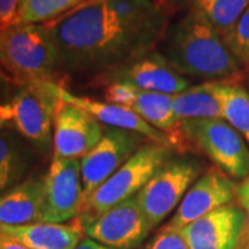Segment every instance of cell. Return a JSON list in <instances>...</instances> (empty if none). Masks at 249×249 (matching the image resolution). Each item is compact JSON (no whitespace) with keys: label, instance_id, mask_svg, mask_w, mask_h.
I'll return each instance as SVG.
<instances>
[{"label":"cell","instance_id":"cell-1","mask_svg":"<svg viewBox=\"0 0 249 249\" xmlns=\"http://www.w3.org/2000/svg\"><path fill=\"white\" fill-rule=\"evenodd\" d=\"M46 25L64 75L97 76L155 50L170 24L154 0H88Z\"/></svg>","mask_w":249,"mask_h":249},{"label":"cell","instance_id":"cell-2","mask_svg":"<svg viewBox=\"0 0 249 249\" xmlns=\"http://www.w3.org/2000/svg\"><path fill=\"white\" fill-rule=\"evenodd\" d=\"M157 50L183 76L223 83H242L248 76L220 34L193 10L170 24Z\"/></svg>","mask_w":249,"mask_h":249},{"label":"cell","instance_id":"cell-3","mask_svg":"<svg viewBox=\"0 0 249 249\" xmlns=\"http://www.w3.org/2000/svg\"><path fill=\"white\" fill-rule=\"evenodd\" d=\"M0 62L18 86L42 80L62 85L57 47L46 24H17L0 32Z\"/></svg>","mask_w":249,"mask_h":249},{"label":"cell","instance_id":"cell-4","mask_svg":"<svg viewBox=\"0 0 249 249\" xmlns=\"http://www.w3.org/2000/svg\"><path fill=\"white\" fill-rule=\"evenodd\" d=\"M172 148L148 142L97 190L83 201L78 222L82 227L97 219L114 205L136 196L150 178L172 157Z\"/></svg>","mask_w":249,"mask_h":249},{"label":"cell","instance_id":"cell-5","mask_svg":"<svg viewBox=\"0 0 249 249\" xmlns=\"http://www.w3.org/2000/svg\"><path fill=\"white\" fill-rule=\"evenodd\" d=\"M202 169L204 162L191 155L170 158L142 187L136 198L151 230L178 209Z\"/></svg>","mask_w":249,"mask_h":249},{"label":"cell","instance_id":"cell-6","mask_svg":"<svg viewBox=\"0 0 249 249\" xmlns=\"http://www.w3.org/2000/svg\"><path fill=\"white\" fill-rule=\"evenodd\" d=\"M181 122L198 154L212 160L214 166L229 178L242 181L248 178V144L231 124L224 119H191Z\"/></svg>","mask_w":249,"mask_h":249},{"label":"cell","instance_id":"cell-7","mask_svg":"<svg viewBox=\"0 0 249 249\" xmlns=\"http://www.w3.org/2000/svg\"><path fill=\"white\" fill-rule=\"evenodd\" d=\"M58 85L61 83L50 80L25 83L10 101L16 130L39 151H47L53 145L54 112L60 100Z\"/></svg>","mask_w":249,"mask_h":249},{"label":"cell","instance_id":"cell-8","mask_svg":"<svg viewBox=\"0 0 249 249\" xmlns=\"http://www.w3.org/2000/svg\"><path fill=\"white\" fill-rule=\"evenodd\" d=\"M145 142L148 140L142 134L106 126L101 140L80 160L83 201L107 181Z\"/></svg>","mask_w":249,"mask_h":249},{"label":"cell","instance_id":"cell-9","mask_svg":"<svg viewBox=\"0 0 249 249\" xmlns=\"http://www.w3.org/2000/svg\"><path fill=\"white\" fill-rule=\"evenodd\" d=\"M94 79L104 86L112 82H122L140 90L169 96L178 94L191 86L186 76L180 75L157 49L112 71L97 75Z\"/></svg>","mask_w":249,"mask_h":249},{"label":"cell","instance_id":"cell-10","mask_svg":"<svg viewBox=\"0 0 249 249\" xmlns=\"http://www.w3.org/2000/svg\"><path fill=\"white\" fill-rule=\"evenodd\" d=\"M104 127L86 109L60 98L53 121L54 157L83 160L101 140Z\"/></svg>","mask_w":249,"mask_h":249},{"label":"cell","instance_id":"cell-11","mask_svg":"<svg viewBox=\"0 0 249 249\" xmlns=\"http://www.w3.org/2000/svg\"><path fill=\"white\" fill-rule=\"evenodd\" d=\"M45 223L62 224L78 217L83 204L80 160L53 157L43 178Z\"/></svg>","mask_w":249,"mask_h":249},{"label":"cell","instance_id":"cell-12","mask_svg":"<svg viewBox=\"0 0 249 249\" xmlns=\"http://www.w3.org/2000/svg\"><path fill=\"white\" fill-rule=\"evenodd\" d=\"M150 231L136 196L114 205L83 227L86 237L116 249H136Z\"/></svg>","mask_w":249,"mask_h":249},{"label":"cell","instance_id":"cell-13","mask_svg":"<svg viewBox=\"0 0 249 249\" xmlns=\"http://www.w3.org/2000/svg\"><path fill=\"white\" fill-rule=\"evenodd\" d=\"M234 198H237V186L231 178L217 166H211L190 187L168 224L183 229L205 214L231 204Z\"/></svg>","mask_w":249,"mask_h":249},{"label":"cell","instance_id":"cell-14","mask_svg":"<svg viewBox=\"0 0 249 249\" xmlns=\"http://www.w3.org/2000/svg\"><path fill=\"white\" fill-rule=\"evenodd\" d=\"M245 227L241 206L224 205L180 229L190 249H240Z\"/></svg>","mask_w":249,"mask_h":249},{"label":"cell","instance_id":"cell-15","mask_svg":"<svg viewBox=\"0 0 249 249\" xmlns=\"http://www.w3.org/2000/svg\"><path fill=\"white\" fill-rule=\"evenodd\" d=\"M57 93H58V97L64 101H68L86 109L90 115L94 116L98 122H101L104 126L134 132V133L142 134L148 142H158L162 145L170 147L169 140L165 134L157 130L155 127H152L151 124H147L142 118H140L129 108L104 103V101H97V100L83 97V96H76L70 90L65 89L64 85H58Z\"/></svg>","mask_w":249,"mask_h":249},{"label":"cell","instance_id":"cell-16","mask_svg":"<svg viewBox=\"0 0 249 249\" xmlns=\"http://www.w3.org/2000/svg\"><path fill=\"white\" fill-rule=\"evenodd\" d=\"M45 222L43 178H28L0 196V224L25 226Z\"/></svg>","mask_w":249,"mask_h":249},{"label":"cell","instance_id":"cell-17","mask_svg":"<svg viewBox=\"0 0 249 249\" xmlns=\"http://www.w3.org/2000/svg\"><path fill=\"white\" fill-rule=\"evenodd\" d=\"M0 232L31 249H75L85 234L78 220L72 224L45 222L25 226L0 224Z\"/></svg>","mask_w":249,"mask_h":249},{"label":"cell","instance_id":"cell-18","mask_svg":"<svg viewBox=\"0 0 249 249\" xmlns=\"http://www.w3.org/2000/svg\"><path fill=\"white\" fill-rule=\"evenodd\" d=\"M22 139L10 130L0 132V196L22 183L34 163V151Z\"/></svg>","mask_w":249,"mask_h":249},{"label":"cell","instance_id":"cell-19","mask_svg":"<svg viewBox=\"0 0 249 249\" xmlns=\"http://www.w3.org/2000/svg\"><path fill=\"white\" fill-rule=\"evenodd\" d=\"M173 112L180 121L223 119L213 82H204L173 96Z\"/></svg>","mask_w":249,"mask_h":249},{"label":"cell","instance_id":"cell-20","mask_svg":"<svg viewBox=\"0 0 249 249\" xmlns=\"http://www.w3.org/2000/svg\"><path fill=\"white\" fill-rule=\"evenodd\" d=\"M186 7L196 11L223 36L249 7V0H172L170 10Z\"/></svg>","mask_w":249,"mask_h":249},{"label":"cell","instance_id":"cell-21","mask_svg":"<svg viewBox=\"0 0 249 249\" xmlns=\"http://www.w3.org/2000/svg\"><path fill=\"white\" fill-rule=\"evenodd\" d=\"M222 107V118L249 144V91L241 83L213 82Z\"/></svg>","mask_w":249,"mask_h":249},{"label":"cell","instance_id":"cell-22","mask_svg":"<svg viewBox=\"0 0 249 249\" xmlns=\"http://www.w3.org/2000/svg\"><path fill=\"white\" fill-rule=\"evenodd\" d=\"M88 0H19V24H46Z\"/></svg>","mask_w":249,"mask_h":249},{"label":"cell","instance_id":"cell-23","mask_svg":"<svg viewBox=\"0 0 249 249\" xmlns=\"http://www.w3.org/2000/svg\"><path fill=\"white\" fill-rule=\"evenodd\" d=\"M222 37L242 70L249 73V7Z\"/></svg>","mask_w":249,"mask_h":249},{"label":"cell","instance_id":"cell-24","mask_svg":"<svg viewBox=\"0 0 249 249\" xmlns=\"http://www.w3.org/2000/svg\"><path fill=\"white\" fill-rule=\"evenodd\" d=\"M148 249H190L180 229H175L169 224L163 226L154 237Z\"/></svg>","mask_w":249,"mask_h":249},{"label":"cell","instance_id":"cell-25","mask_svg":"<svg viewBox=\"0 0 249 249\" xmlns=\"http://www.w3.org/2000/svg\"><path fill=\"white\" fill-rule=\"evenodd\" d=\"M137 90H139L137 88H134L129 83H122V82L108 83L104 88L106 103L129 108L137 94Z\"/></svg>","mask_w":249,"mask_h":249},{"label":"cell","instance_id":"cell-26","mask_svg":"<svg viewBox=\"0 0 249 249\" xmlns=\"http://www.w3.org/2000/svg\"><path fill=\"white\" fill-rule=\"evenodd\" d=\"M19 24V0H0V32Z\"/></svg>","mask_w":249,"mask_h":249},{"label":"cell","instance_id":"cell-27","mask_svg":"<svg viewBox=\"0 0 249 249\" xmlns=\"http://www.w3.org/2000/svg\"><path fill=\"white\" fill-rule=\"evenodd\" d=\"M237 199H238V204L245 213V227H244V235H242L241 247L249 248V181L247 178L237 186Z\"/></svg>","mask_w":249,"mask_h":249},{"label":"cell","instance_id":"cell-28","mask_svg":"<svg viewBox=\"0 0 249 249\" xmlns=\"http://www.w3.org/2000/svg\"><path fill=\"white\" fill-rule=\"evenodd\" d=\"M11 126H14L13 107L10 103H0V132L9 130Z\"/></svg>","mask_w":249,"mask_h":249},{"label":"cell","instance_id":"cell-29","mask_svg":"<svg viewBox=\"0 0 249 249\" xmlns=\"http://www.w3.org/2000/svg\"><path fill=\"white\" fill-rule=\"evenodd\" d=\"M0 249H31L25 247L24 244L18 242V241L10 238L7 235L0 232Z\"/></svg>","mask_w":249,"mask_h":249},{"label":"cell","instance_id":"cell-30","mask_svg":"<svg viewBox=\"0 0 249 249\" xmlns=\"http://www.w3.org/2000/svg\"><path fill=\"white\" fill-rule=\"evenodd\" d=\"M75 249H116V248L104 245V244H101V242H97V241L91 240V238H89V237H85L83 240L80 241L79 245H78Z\"/></svg>","mask_w":249,"mask_h":249},{"label":"cell","instance_id":"cell-31","mask_svg":"<svg viewBox=\"0 0 249 249\" xmlns=\"http://www.w3.org/2000/svg\"><path fill=\"white\" fill-rule=\"evenodd\" d=\"M0 85H16L14 79H13L9 73L6 72V70L3 68L1 62H0Z\"/></svg>","mask_w":249,"mask_h":249},{"label":"cell","instance_id":"cell-32","mask_svg":"<svg viewBox=\"0 0 249 249\" xmlns=\"http://www.w3.org/2000/svg\"><path fill=\"white\" fill-rule=\"evenodd\" d=\"M157 4H160V6H162L165 10H168V11H170V4H172V0H154Z\"/></svg>","mask_w":249,"mask_h":249},{"label":"cell","instance_id":"cell-33","mask_svg":"<svg viewBox=\"0 0 249 249\" xmlns=\"http://www.w3.org/2000/svg\"><path fill=\"white\" fill-rule=\"evenodd\" d=\"M245 83H247V90L249 91V73L248 76H247V79H245Z\"/></svg>","mask_w":249,"mask_h":249},{"label":"cell","instance_id":"cell-34","mask_svg":"<svg viewBox=\"0 0 249 249\" xmlns=\"http://www.w3.org/2000/svg\"><path fill=\"white\" fill-rule=\"evenodd\" d=\"M240 249H249V248H245V247H241Z\"/></svg>","mask_w":249,"mask_h":249},{"label":"cell","instance_id":"cell-35","mask_svg":"<svg viewBox=\"0 0 249 249\" xmlns=\"http://www.w3.org/2000/svg\"><path fill=\"white\" fill-rule=\"evenodd\" d=\"M247 180H248V181H249V176H248V178H247Z\"/></svg>","mask_w":249,"mask_h":249}]
</instances>
